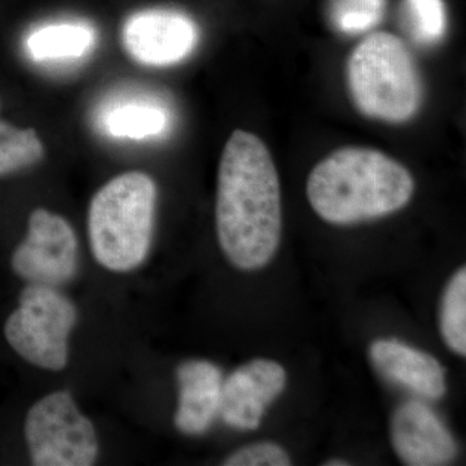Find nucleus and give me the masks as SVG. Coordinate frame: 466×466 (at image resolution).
<instances>
[{
    "instance_id": "1",
    "label": "nucleus",
    "mask_w": 466,
    "mask_h": 466,
    "mask_svg": "<svg viewBox=\"0 0 466 466\" xmlns=\"http://www.w3.org/2000/svg\"><path fill=\"white\" fill-rule=\"evenodd\" d=\"M216 222L220 249L236 268L254 271L274 258L283 231L280 180L257 135L235 130L227 140L218 170Z\"/></svg>"
},
{
    "instance_id": "2",
    "label": "nucleus",
    "mask_w": 466,
    "mask_h": 466,
    "mask_svg": "<svg viewBox=\"0 0 466 466\" xmlns=\"http://www.w3.org/2000/svg\"><path fill=\"white\" fill-rule=\"evenodd\" d=\"M415 180L397 159L366 147H343L312 168L309 205L325 222L357 225L397 213L412 198Z\"/></svg>"
},
{
    "instance_id": "3",
    "label": "nucleus",
    "mask_w": 466,
    "mask_h": 466,
    "mask_svg": "<svg viewBox=\"0 0 466 466\" xmlns=\"http://www.w3.org/2000/svg\"><path fill=\"white\" fill-rule=\"evenodd\" d=\"M156 207L157 186L143 171L118 175L95 193L87 227L100 266L125 274L142 265L152 245Z\"/></svg>"
},
{
    "instance_id": "4",
    "label": "nucleus",
    "mask_w": 466,
    "mask_h": 466,
    "mask_svg": "<svg viewBox=\"0 0 466 466\" xmlns=\"http://www.w3.org/2000/svg\"><path fill=\"white\" fill-rule=\"evenodd\" d=\"M350 97L361 115L400 125L421 108L424 86L415 57L395 34L376 32L361 39L346 66Z\"/></svg>"
},
{
    "instance_id": "5",
    "label": "nucleus",
    "mask_w": 466,
    "mask_h": 466,
    "mask_svg": "<svg viewBox=\"0 0 466 466\" xmlns=\"http://www.w3.org/2000/svg\"><path fill=\"white\" fill-rule=\"evenodd\" d=\"M76 324L72 300L55 287L29 284L5 321V336L27 363L57 372L66 367L67 339Z\"/></svg>"
},
{
    "instance_id": "6",
    "label": "nucleus",
    "mask_w": 466,
    "mask_h": 466,
    "mask_svg": "<svg viewBox=\"0 0 466 466\" xmlns=\"http://www.w3.org/2000/svg\"><path fill=\"white\" fill-rule=\"evenodd\" d=\"M25 438L35 466H90L99 453L94 425L66 391L52 392L30 408Z\"/></svg>"
},
{
    "instance_id": "7",
    "label": "nucleus",
    "mask_w": 466,
    "mask_h": 466,
    "mask_svg": "<svg viewBox=\"0 0 466 466\" xmlns=\"http://www.w3.org/2000/svg\"><path fill=\"white\" fill-rule=\"evenodd\" d=\"M12 268L29 284L60 287L73 280L78 268V240L66 218L46 208L29 217L26 238L15 249Z\"/></svg>"
},
{
    "instance_id": "8",
    "label": "nucleus",
    "mask_w": 466,
    "mask_h": 466,
    "mask_svg": "<svg viewBox=\"0 0 466 466\" xmlns=\"http://www.w3.org/2000/svg\"><path fill=\"white\" fill-rule=\"evenodd\" d=\"M122 47L135 63L170 66L189 56L198 42L195 21L171 8H146L126 18Z\"/></svg>"
},
{
    "instance_id": "9",
    "label": "nucleus",
    "mask_w": 466,
    "mask_h": 466,
    "mask_svg": "<svg viewBox=\"0 0 466 466\" xmlns=\"http://www.w3.org/2000/svg\"><path fill=\"white\" fill-rule=\"evenodd\" d=\"M285 385L287 372L280 364L267 359L251 360L223 380L219 416L231 428L254 431Z\"/></svg>"
},
{
    "instance_id": "10",
    "label": "nucleus",
    "mask_w": 466,
    "mask_h": 466,
    "mask_svg": "<svg viewBox=\"0 0 466 466\" xmlns=\"http://www.w3.org/2000/svg\"><path fill=\"white\" fill-rule=\"evenodd\" d=\"M390 429L392 446L406 465H447L458 455L455 438L422 401L400 404L392 415Z\"/></svg>"
},
{
    "instance_id": "11",
    "label": "nucleus",
    "mask_w": 466,
    "mask_h": 466,
    "mask_svg": "<svg viewBox=\"0 0 466 466\" xmlns=\"http://www.w3.org/2000/svg\"><path fill=\"white\" fill-rule=\"evenodd\" d=\"M377 372L389 381L425 400L446 394V376L440 361L398 339H377L370 348Z\"/></svg>"
},
{
    "instance_id": "12",
    "label": "nucleus",
    "mask_w": 466,
    "mask_h": 466,
    "mask_svg": "<svg viewBox=\"0 0 466 466\" xmlns=\"http://www.w3.org/2000/svg\"><path fill=\"white\" fill-rule=\"evenodd\" d=\"M179 406L175 413L177 431L200 435L219 416L222 370L208 360H188L177 370Z\"/></svg>"
},
{
    "instance_id": "13",
    "label": "nucleus",
    "mask_w": 466,
    "mask_h": 466,
    "mask_svg": "<svg viewBox=\"0 0 466 466\" xmlns=\"http://www.w3.org/2000/svg\"><path fill=\"white\" fill-rule=\"evenodd\" d=\"M95 43V33L84 24L60 23L30 34L26 48L36 61L67 60L84 56Z\"/></svg>"
},
{
    "instance_id": "14",
    "label": "nucleus",
    "mask_w": 466,
    "mask_h": 466,
    "mask_svg": "<svg viewBox=\"0 0 466 466\" xmlns=\"http://www.w3.org/2000/svg\"><path fill=\"white\" fill-rule=\"evenodd\" d=\"M167 110L147 103H127L109 110L104 118L106 131L115 137L143 140L167 130Z\"/></svg>"
},
{
    "instance_id": "15",
    "label": "nucleus",
    "mask_w": 466,
    "mask_h": 466,
    "mask_svg": "<svg viewBox=\"0 0 466 466\" xmlns=\"http://www.w3.org/2000/svg\"><path fill=\"white\" fill-rule=\"evenodd\" d=\"M45 146L34 128H18L0 119V177L38 164Z\"/></svg>"
},
{
    "instance_id": "16",
    "label": "nucleus",
    "mask_w": 466,
    "mask_h": 466,
    "mask_svg": "<svg viewBox=\"0 0 466 466\" xmlns=\"http://www.w3.org/2000/svg\"><path fill=\"white\" fill-rule=\"evenodd\" d=\"M441 333L453 352L466 354V269L462 267L451 279L441 299Z\"/></svg>"
},
{
    "instance_id": "17",
    "label": "nucleus",
    "mask_w": 466,
    "mask_h": 466,
    "mask_svg": "<svg viewBox=\"0 0 466 466\" xmlns=\"http://www.w3.org/2000/svg\"><path fill=\"white\" fill-rule=\"evenodd\" d=\"M406 5L417 41L434 43L443 35L446 14L441 0H406Z\"/></svg>"
},
{
    "instance_id": "18",
    "label": "nucleus",
    "mask_w": 466,
    "mask_h": 466,
    "mask_svg": "<svg viewBox=\"0 0 466 466\" xmlns=\"http://www.w3.org/2000/svg\"><path fill=\"white\" fill-rule=\"evenodd\" d=\"M381 12V0H341L336 23L346 33H357L375 25Z\"/></svg>"
},
{
    "instance_id": "19",
    "label": "nucleus",
    "mask_w": 466,
    "mask_h": 466,
    "mask_svg": "<svg viewBox=\"0 0 466 466\" xmlns=\"http://www.w3.org/2000/svg\"><path fill=\"white\" fill-rule=\"evenodd\" d=\"M287 451L275 443H256L233 452L226 466H289Z\"/></svg>"
},
{
    "instance_id": "20",
    "label": "nucleus",
    "mask_w": 466,
    "mask_h": 466,
    "mask_svg": "<svg viewBox=\"0 0 466 466\" xmlns=\"http://www.w3.org/2000/svg\"><path fill=\"white\" fill-rule=\"evenodd\" d=\"M324 465L327 466H346L350 465L348 461L345 460H329V461L325 462Z\"/></svg>"
}]
</instances>
